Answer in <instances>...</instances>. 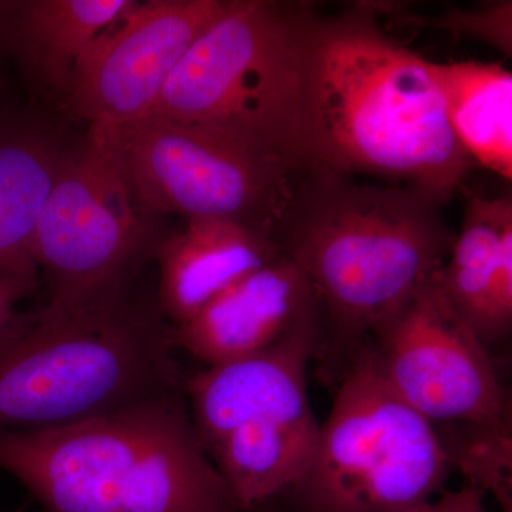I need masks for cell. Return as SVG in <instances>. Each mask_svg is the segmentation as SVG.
I'll return each mask as SVG.
<instances>
[{"instance_id": "16", "label": "cell", "mask_w": 512, "mask_h": 512, "mask_svg": "<svg viewBox=\"0 0 512 512\" xmlns=\"http://www.w3.org/2000/svg\"><path fill=\"white\" fill-rule=\"evenodd\" d=\"M448 124L473 163L512 178V74L498 63L431 62Z\"/></svg>"}, {"instance_id": "18", "label": "cell", "mask_w": 512, "mask_h": 512, "mask_svg": "<svg viewBox=\"0 0 512 512\" xmlns=\"http://www.w3.org/2000/svg\"><path fill=\"white\" fill-rule=\"evenodd\" d=\"M436 429L453 471L493 495L503 512H512L511 423L439 424Z\"/></svg>"}, {"instance_id": "13", "label": "cell", "mask_w": 512, "mask_h": 512, "mask_svg": "<svg viewBox=\"0 0 512 512\" xmlns=\"http://www.w3.org/2000/svg\"><path fill=\"white\" fill-rule=\"evenodd\" d=\"M284 254L274 235L220 218H190L158 242L157 305L184 325L214 299Z\"/></svg>"}, {"instance_id": "15", "label": "cell", "mask_w": 512, "mask_h": 512, "mask_svg": "<svg viewBox=\"0 0 512 512\" xmlns=\"http://www.w3.org/2000/svg\"><path fill=\"white\" fill-rule=\"evenodd\" d=\"M72 146L39 117L10 110L0 120V271L39 279L30 245Z\"/></svg>"}, {"instance_id": "11", "label": "cell", "mask_w": 512, "mask_h": 512, "mask_svg": "<svg viewBox=\"0 0 512 512\" xmlns=\"http://www.w3.org/2000/svg\"><path fill=\"white\" fill-rule=\"evenodd\" d=\"M228 6L229 0L138 2L87 50L63 103L89 126L121 127L150 116L175 67Z\"/></svg>"}, {"instance_id": "8", "label": "cell", "mask_w": 512, "mask_h": 512, "mask_svg": "<svg viewBox=\"0 0 512 512\" xmlns=\"http://www.w3.org/2000/svg\"><path fill=\"white\" fill-rule=\"evenodd\" d=\"M113 128L131 185L151 214L220 218L275 238L298 178L224 138L165 117Z\"/></svg>"}, {"instance_id": "20", "label": "cell", "mask_w": 512, "mask_h": 512, "mask_svg": "<svg viewBox=\"0 0 512 512\" xmlns=\"http://www.w3.org/2000/svg\"><path fill=\"white\" fill-rule=\"evenodd\" d=\"M485 497L487 495L483 491L466 484L458 490L441 491L431 500L393 512H490L485 505Z\"/></svg>"}, {"instance_id": "7", "label": "cell", "mask_w": 512, "mask_h": 512, "mask_svg": "<svg viewBox=\"0 0 512 512\" xmlns=\"http://www.w3.org/2000/svg\"><path fill=\"white\" fill-rule=\"evenodd\" d=\"M128 178L113 127L73 143L40 214L30 254L45 305L82 311L121 301L164 237Z\"/></svg>"}, {"instance_id": "2", "label": "cell", "mask_w": 512, "mask_h": 512, "mask_svg": "<svg viewBox=\"0 0 512 512\" xmlns=\"http://www.w3.org/2000/svg\"><path fill=\"white\" fill-rule=\"evenodd\" d=\"M313 110L315 168L416 188L446 205L473 167L430 60L387 35L369 2L319 15Z\"/></svg>"}, {"instance_id": "5", "label": "cell", "mask_w": 512, "mask_h": 512, "mask_svg": "<svg viewBox=\"0 0 512 512\" xmlns=\"http://www.w3.org/2000/svg\"><path fill=\"white\" fill-rule=\"evenodd\" d=\"M173 326L121 301L82 311L42 305L0 333V431L59 429L177 393Z\"/></svg>"}, {"instance_id": "17", "label": "cell", "mask_w": 512, "mask_h": 512, "mask_svg": "<svg viewBox=\"0 0 512 512\" xmlns=\"http://www.w3.org/2000/svg\"><path fill=\"white\" fill-rule=\"evenodd\" d=\"M510 237V195L485 198L468 194L461 231L441 268L439 284L448 303L480 339L495 271Z\"/></svg>"}, {"instance_id": "10", "label": "cell", "mask_w": 512, "mask_h": 512, "mask_svg": "<svg viewBox=\"0 0 512 512\" xmlns=\"http://www.w3.org/2000/svg\"><path fill=\"white\" fill-rule=\"evenodd\" d=\"M323 348L319 316L271 348L192 375L184 390L205 453L269 450L318 426L308 399V366Z\"/></svg>"}, {"instance_id": "1", "label": "cell", "mask_w": 512, "mask_h": 512, "mask_svg": "<svg viewBox=\"0 0 512 512\" xmlns=\"http://www.w3.org/2000/svg\"><path fill=\"white\" fill-rule=\"evenodd\" d=\"M439 201L412 187L315 168L293 185L275 239L311 282L325 348L350 360L446 264L454 232Z\"/></svg>"}, {"instance_id": "22", "label": "cell", "mask_w": 512, "mask_h": 512, "mask_svg": "<svg viewBox=\"0 0 512 512\" xmlns=\"http://www.w3.org/2000/svg\"><path fill=\"white\" fill-rule=\"evenodd\" d=\"M10 110H12V109H9V107H6L5 100H3V84H2V77H0V120H2L3 117H5L6 114H8Z\"/></svg>"}, {"instance_id": "21", "label": "cell", "mask_w": 512, "mask_h": 512, "mask_svg": "<svg viewBox=\"0 0 512 512\" xmlns=\"http://www.w3.org/2000/svg\"><path fill=\"white\" fill-rule=\"evenodd\" d=\"M36 279L0 271V333L20 312L19 305L36 291Z\"/></svg>"}, {"instance_id": "4", "label": "cell", "mask_w": 512, "mask_h": 512, "mask_svg": "<svg viewBox=\"0 0 512 512\" xmlns=\"http://www.w3.org/2000/svg\"><path fill=\"white\" fill-rule=\"evenodd\" d=\"M0 468L49 512H244L177 393L43 431H0Z\"/></svg>"}, {"instance_id": "14", "label": "cell", "mask_w": 512, "mask_h": 512, "mask_svg": "<svg viewBox=\"0 0 512 512\" xmlns=\"http://www.w3.org/2000/svg\"><path fill=\"white\" fill-rule=\"evenodd\" d=\"M134 0H0V53L43 96L66 99L77 66Z\"/></svg>"}, {"instance_id": "12", "label": "cell", "mask_w": 512, "mask_h": 512, "mask_svg": "<svg viewBox=\"0 0 512 512\" xmlns=\"http://www.w3.org/2000/svg\"><path fill=\"white\" fill-rule=\"evenodd\" d=\"M322 315L311 282L282 254L175 326L173 342L207 367L224 365L271 348Z\"/></svg>"}, {"instance_id": "3", "label": "cell", "mask_w": 512, "mask_h": 512, "mask_svg": "<svg viewBox=\"0 0 512 512\" xmlns=\"http://www.w3.org/2000/svg\"><path fill=\"white\" fill-rule=\"evenodd\" d=\"M308 2L229 0L175 67L150 116L224 138L292 177L316 165Z\"/></svg>"}, {"instance_id": "9", "label": "cell", "mask_w": 512, "mask_h": 512, "mask_svg": "<svg viewBox=\"0 0 512 512\" xmlns=\"http://www.w3.org/2000/svg\"><path fill=\"white\" fill-rule=\"evenodd\" d=\"M439 274L365 346L387 384L434 426L510 424V392L490 349L448 303Z\"/></svg>"}, {"instance_id": "19", "label": "cell", "mask_w": 512, "mask_h": 512, "mask_svg": "<svg viewBox=\"0 0 512 512\" xmlns=\"http://www.w3.org/2000/svg\"><path fill=\"white\" fill-rule=\"evenodd\" d=\"M380 16L396 19L400 25L446 30L453 36L478 40L510 57L512 52V3L490 2L474 9L448 8L439 16H414L397 3L370 2Z\"/></svg>"}, {"instance_id": "6", "label": "cell", "mask_w": 512, "mask_h": 512, "mask_svg": "<svg viewBox=\"0 0 512 512\" xmlns=\"http://www.w3.org/2000/svg\"><path fill=\"white\" fill-rule=\"evenodd\" d=\"M451 473L436 426L394 392L363 346L289 493L301 512H393L439 495Z\"/></svg>"}]
</instances>
